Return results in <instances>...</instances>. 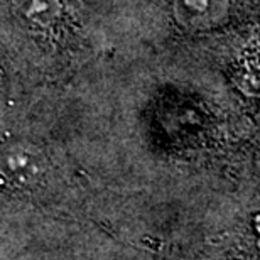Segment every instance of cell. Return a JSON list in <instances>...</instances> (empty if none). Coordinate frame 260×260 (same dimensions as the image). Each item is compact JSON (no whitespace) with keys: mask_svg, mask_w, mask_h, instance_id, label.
<instances>
[{"mask_svg":"<svg viewBox=\"0 0 260 260\" xmlns=\"http://www.w3.org/2000/svg\"><path fill=\"white\" fill-rule=\"evenodd\" d=\"M48 171V159L34 145L27 142L0 145V189H36L44 183Z\"/></svg>","mask_w":260,"mask_h":260,"instance_id":"obj_1","label":"cell"},{"mask_svg":"<svg viewBox=\"0 0 260 260\" xmlns=\"http://www.w3.org/2000/svg\"><path fill=\"white\" fill-rule=\"evenodd\" d=\"M15 5L25 22L41 32L56 34L66 22L63 0H15Z\"/></svg>","mask_w":260,"mask_h":260,"instance_id":"obj_2","label":"cell"},{"mask_svg":"<svg viewBox=\"0 0 260 260\" xmlns=\"http://www.w3.org/2000/svg\"><path fill=\"white\" fill-rule=\"evenodd\" d=\"M226 0H174V12L188 27H213L226 15Z\"/></svg>","mask_w":260,"mask_h":260,"instance_id":"obj_3","label":"cell"}]
</instances>
